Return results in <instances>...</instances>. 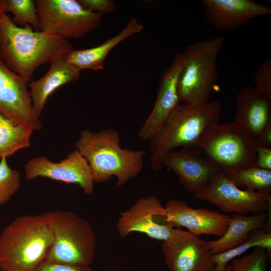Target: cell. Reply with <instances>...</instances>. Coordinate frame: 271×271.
<instances>
[{
  "label": "cell",
  "mask_w": 271,
  "mask_h": 271,
  "mask_svg": "<svg viewBox=\"0 0 271 271\" xmlns=\"http://www.w3.org/2000/svg\"><path fill=\"white\" fill-rule=\"evenodd\" d=\"M73 50L65 39L17 26L5 14L0 19V57L6 65L28 82L41 65L65 58Z\"/></svg>",
  "instance_id": "cell-1"
},
{
  "label": "cell",
  "mask_w": 271,
  "mask_h": 271,
  "mask_svg": "<svg viewBox=\"0 0 271 271\" xmlns=\"http://www.w3.org/2000/svg\"><path fill=\"white\" fill-rule=\"evenodd\" d=\"M75 146L87 161L94 183L106 182L115 176L116 186L120 187L137 177L144 166L146 152L122 148L119 133L112 128L95 132L84 129Z\"/></svg>",
  "instance_id": "cell-2"
},
{
  "label": "cell",
  "mask_w": 271,
  "mask_h": 271,
  "mask_svg": "<svg viewBox=\"0 0 271 271\" xmlns=\"http://www.w3.org/2000/svg\"><path fill=\"white\" fill-rule=\"evenodd\" d=\"M53 241L47 213L17 217L0 234L1 271H36Z\"/></svg>",
  "instance_id": "cell-3"
},
{
  "label": "cell",
  "mask_w": 271,
  "mask_h": 271,
  "mask_svg": "<svg viewBox=\"0 0 271 271\" xmlns=\"http://www.w3.org/2000/svg\"><path fill=\"white\" fill-rule=\"evenodd\" d=\"M221 106L217 101L194 106L183 103L173 111L150 140V163L158 171L169 152L187 146H197L205 130L218 122Z\"/></svg>",
  "instance_id": "cell-4"
},
{
  "label": "cell",
  "mask_w": 271,
  "mask_h": 271,
  "mask_svg": "<svg viewBox=\"0 0 271 271\" xmlns=\"http://www.w3.org/2000/svg\"><path fill=\"white\" fill-rule=\"evenodd\" d=\"M224 39L216 36L187 46L178 80L181 101L192 106L209 102L217 77V58Z\"/></svg>",
  "instance_id": "cell-5"
},
{
  "label": "cell",
  "mask_w": 271,
  "mask_h": 271,
  "mask_svg": "<svg viewBox=\"0 0 271 271\" xmlns=\"http://www.w3.org/2000/svg\"><path fill=\"white\" fill-rule=\"evenodd\" d=\"M219 171L231 173L254 166L256 141L235 121L207 127L197 145Z\"/></svg>",
  "instance_id": "cell-6"
},
{
  "label": "cell",
  "mask_w": 271,
  "mask_h": 271,
  "mask_svg": "<svg viewBox=\"0 0 271 271\" xmlns=\"http://www.w3.org/2000/svg\"><path fill=\"white\" fill-rule=\"evenodd\" d=\"M47 214L53 241L45 260L90 265L95 256L96 242L91 224L72 211L57 210Z\"/></svg>",
  "instance_id": "cell-7"
},
{
  "label": "cell",
  "mask_w": 271,
  "mask_h": 271,
  "mask_svg": "<svg viewBox=\"0 0 271 271\" xmlns=\"http://www.w3.org/2000/svg\"><path fill=\"white\" fill-rule=\"evenodd\" d=\"M39 29L63 39L78 38L94 30L102 15L85 9L76 0L36 1Z\"/></svg>",
  "instance_id": "cell-8"
},
{
  "label": "cell",
  "mask_w": 271,
  "mask_h": 271,
  "mask_svg": "<svg viewBox=\"0 0 271 271\" xmlns=\"http://www.w3.org/2000/svg\"><path fill=\"white\" fill-rule=\"evenodd\" d=\"M193 195L196 199L210 203L225 214L265 212L271 204L269 193L248 188L242 190L222 171H218L205 187Z\"/></svg>",
  "instance_id": "cell-9"
},
{
  "label": "cell",
  "mask_w": 271,
  "mask_h": 271,
  "mask_svg": "<svg viewBox=\"0 0 271 271\" xmlns=\"http://www.w3.org/2000/svg\"><path fill=\"white\" fill-rule=\"evenodd\" d=\"M165 214V208L157 197H141L120 214L116 226L118 233L125 237L133 232H140L153 239L166 240L174 236L179 227L166 224Z\"/></svg>",
  "instance_id": "cell-10"
},
{
  "label": "cell",
  "mask_w": 271,
  "mask_h": 271,
  "mask_svg": "<svg viewBox=\"0 0 271 271\" xmlns=\"http://www.w3.org/2000/svg\"><path fill=\"white\" fill-rule=\"evenodd\" d=\"M162 249L171 271H213L215 264L208 241L179 228Z\"/></svg>",
  "instance_id": "cell-11"
},
{
  "label": "cell",
  "mask_w": 271,
  "mask_h": 271,
  "mask_svg": "<svg viewBox=\"0 0 271 271\" xmlns=\"http://www.w3.org/2000/svg\"><path fill=\"white\" fill-rule=\"evenodd\" d=\"M26 181L45 177L68 184H77L86 195L94 192L91 171L86 159L78 150L69 153L60 162L50 161L41 156L29 160L25 166Z\"/></svg>",
  "instance_id": "cell-12"
},
{
  "label": "cell",
  "mask_w": 271,
  "mask_h": 271,
  "mask_svg": "<svg viewBox=\"0 0 271 271\" xmlns=\"http://www.w3.org/2000/svg\"><path fill=\"white\" fill-rule=\"evenodd\" d=\"M162 165L173 171L181 184L193 193L205 187L219 171L196 146L184 147L169 152L163 159Z\"/></svg>",
  "instance_id": "cell-13"
},
{
  "label": "cell",
  "mask_w": 271,
  "mask_h": 271,
  "mask_svg": "<svg viewBox=\"0 0 271 271\" xmlns=\"http://www.w3.org/2000/svg\"><path fill=\"white\" fill-rule=\"evenodd\" d=\"M165 224L174 227H184L199 236L211 235L220 237L230 222V216L205 208H194L186 202L171 199L165 205Z\"/></svg>",
  "instance_id": "cell-14"
},
{
  "label": "cell",
  "mask_w": 271,
  "mask_h": 271,
  "mask_svg": "<svg viewBox=\"0 0 271 271\" xmlns=\"http://www.w3.org/2000/svg\"><path fill=\"white\" fill-rule=\"evenodd\" d=\"M28 82L11 71L0 57V111L39 130L43 123L33 110Z\"/></svg>",
  "instance_id": "cell-15"
},
{
  "label": "cell",
  "mask_w": 271,
  "mask_h": 271,
  "mask_svg": "<svg viewBox=\"0 0 271 271\" xmlns=\"http://www.w3.org/2000/svg\"><path fill=\"white\" fill-rule=\"evenodd\" d=\"M182 64V54L179 53L163 74L153 108L138 132L141 140L150 141L180 104L178 80Z\"/></svg>",
  "instance_id": "cell-16"
},
{
  "label": "cell",
  "mask_w": 271,
  "mask_h": 271,
  "mask_svg": "<svg viewBox=\"0 0 271 271\" xmlns=\"http://www.w3.org/2000/svg\"><path fill=\"white\" fill-rule=\"evenodd\" d=\"M202 4L207 22L220 30L236 29L271 14L270 8L252 0H203Z\"/></svg>",
  "instance_id": "cell-17"
},
{
  "label": "cell",
  "mask_w": 271,
  "mask_h": 271,
  "mask_svg": "<svg viewBox=\"0 0 271 271\" xmlns=\"http://www.w3.org/2000/svg\"><path fill=\"white\" fill-rule=\"evenodd\" d=\"M236 106L234 121L256 140L271 122V99L247 86L237 93Z\"/></svg>",
  "instance_id": "cell-18"
},
{
  "label": "cell",
  "mask_w": 271,
  "mask_h": 271,
  "mask_svg": "<svg viewBox=\"0 0 271 271\" xmlns=\"http://www.w3.org/2000/svg\"><path fill=\"white\" fill-rule=\"evenodd\" d=\"M80 73L62 58L51 63L48 71L41 78L30 82L28 85L32 106L39 118L49 96L61 86L78 79Z\"/></svg>",
  "instance_id": "cell-19"
},
{
  "label": "cell",
  "mask_w": 271,
  "mask_h": 271,
  "mask_svg": "<svg viewBox=\"0 0 271 271\" xmlns=\"http://www.w3.org/2000/svg\"><path fill=\"white\" fill-rule=\"evenodd\" d=\"M143 26L136 19H131L126 27L118 34L101 44L89 49L73 50L65 57L66 61L76 69L101 70L109 52L128 37L140 32Z\"/></svg>",
  "instance_id": "cell-20"
},
{
  "label": "cell",
  "mask_w": 271,
  "mask_h": 271,
  "mask_svg": "<svg viewBox=\"0 0 271 271\" xmlns=\"http://www.w3.org/2000/svg\"><path fill=\"white\" fill-rule=\"evenodd\" d=\"M270 215V207L267 212L247 214L233 213L224 234L216 240L208 241L213 254L222 253L240 245L247 239L249 233L255 229H264Z\"/></svg>",
  "instance_id": "cell-21"
},
{
  "label": "cell",
  "mask_w": 271,
  "mask_h": 271,
  "mask_svg": "<svg viewBox=\"0 0 271 271\" xmlns=\"http://www.w3.org/2000/svg\"><path fill=\"white\" fill-rule=\"evenodd\" d=\"M33 128L19 122L0 111V158L7 159L19 150L31 146Z\"/></svg>",
  "instance_id": "cell-22"
},
{
  "label": "cell",
  "mask_w": 271,
  "mask_h": 271,
  "mask_svg": "<svg viewBox=\"0 0 271 271\" xmlns=\"http://www.w3.org/2000/svg\"><path fill=\"white\" fill-rule=\"evenodd\" d=\"M262 247L267 250L269 259L271 257V233L263 229L251 231L245 241L237 246L220 253L213 254L215 264L213 271H224L229 262L251 248Z\"/></svg>",
  "instance_id": "cell-23"
},
{
  "label": "cell",
  "mask_w": 271,
  "mask_h": 271,
  "mask_svg": "<svg viewBox=\"0 0 271 271\" xmlns=\"http://www.w3.org/2000/svg\"><path fill=\"white\" fill-rule=\"evenodd\" d=\"M225 174L227 178L238 188L246 187L257 192L270 194L271 170L254 166Z\"/></svg>",
  "instance_id": "cell-24"
},
{
  "label": "cell",
  "mask_w": 271,
  "mask_h": 271,
  "mask_svg": "<svg viewBox=\"0 0 271 271\" xmlns=\"http://www.w3.org/2000/svg\"><path fill=\"white\" fill-rule=\"evenodd\" d=\"M6 12L12 13L14 20L20 25H29L36 31L39 30L36 1L6 0Z\"/></svg>",
  "instance_id": "cell-25"
},
{
  "label": "cell",
  "mask_w": 271,
  "mask_h": 271,
  "mask_svg": "<svg viewBox=\"0 0 271 271\" xmlns=\"http://www.w3.org/2000/svg\"><path fill=\"white\" fill-rule=\"evenodd\" d=\"M270 262L267 250L262 247H255L248 254L240 258H234L230 265L234 271H267Z\"/></svg>",
  "instance_id": "cell-26"
},
{
  "label": "cell",
  "mask_w": 271,
  "mask_h": 271,
  "mask_svg": "<svg viewBox=\"0 0 271 271\" xmlns=\"http://www.w3.org/2000/svg\"><path fill=\"white\" fill-rule=\"evenodd\" d=\"M21 185L20 173L11 168L7 159L0 161V205L8 202L19 190Z\"/></svg>",
  "instance_id": "cell-27"
},
{
  "label": "cell",
  "mask_w": 271,
  "mask_h": 271,
  "mask_svg": "<svg viewBox=\"0 0 271 271\" xmlns=\"http://www.w3.org/2000/svg\"><path fill=\"white\" fill-rule=\"evenodd\" d=\"M254 86L259 93L271 99V59L263 62L257 70L254 78Z\"/></svg>",
  "instance_id": "cell-28"
},
{
  "label": "cell",
  "mask_w": 271,
  "mask_h": 271,
  "mask_svg": "<svg viewBox=\"0 0 271 271\" xmlns=\"http://www.w3.org/2000/svg\"><path fill=\"white\" fill-rule=\"evenodd\" d=\"M36 271H93L89 265L56 263L45 260Z\"/></svg>",
  "instance_id": "cell-29"
},
{
  "label": "cell",
  "mask_w": 271,
  "mask_h": 271,
  "mask_svg": "<svg viewBox=\"0 0 271 271\" xmlns=\"http://www.w3.org/2000/svg\"><path fill=\"white\" fill-rule=\"evenodd\" d=\"M86 10L102 15L115 10V3L111 0H77Z\"/></svg>",
  "instance_id": "cell-30"
},
{
  "label": "cell",
  "mask_w": 271,
  "mask_h": 271,
  "mask_svg": "<svg viewBox=\"0 0 271 271\" xmlns=\"http://www.w3.org/2000/svg\"><path fill=\"white\" fill-rule=\"evenodd\" d=\"M256 158L255 166L271 170V148L257 146Z\"/></svg>",
  "instance_id": "cell-31"
},
{
  "label": "cell",
  "mask_w": 271,
  "mask_h": 271,
  "mask_svg": "<svg viewBox=\"0 0 271 271\" xmlns=\"http://www.w3.org/2000/svg\"><path fill=\"white\" fill-rule=\"evenodd\" d=\"M256 141L258 146L271 148V122L266 126Z\"/></svg>",
  "instance_id": "cell-32"
},
{
  "label": "cell",
  "mask_w": 271,
  "mask_h": 271,
  "mask_svg": "<svg viewBox=\"0 0 271 271\" xmlns=\"http://www.w3.org/2000/svg\"><path fill=\"white\" fill-rule=\"evenodd\" d=\"M6 0H0V19L6 14Z\"/></svg>",
  "instance_id": "cell-33"
},
{
  "label": "cell",
  "mask_w": 271,
  "mask_h": 271,
  "mask_svg": "<svg viewBox=\"0 0 271 271\" xmlns=\"http://www.w3.org/2000/svg\"><path fill=\"white\" fill-rule=\"evenodd\" d=\"M224 271H234V270L232 269L230 264L228 263L226 265V268Z\"/></svg>",
  "instance_id": "cell-34"
},
{
  "label": "cell",
  "mask_w": 271,
  "mask_h": 271,
  "mask_svg": "<svg viewBox=\"0 0 271 271\" xmlns=\"http://www.w3.org/2000/svg\"><path fill=\"white\" fill-rule=\"evenodd\" d=\"M110 271H115V270H110Z\"/></svg>",
  "instance_id": "cell-35"
}]
</instances>
